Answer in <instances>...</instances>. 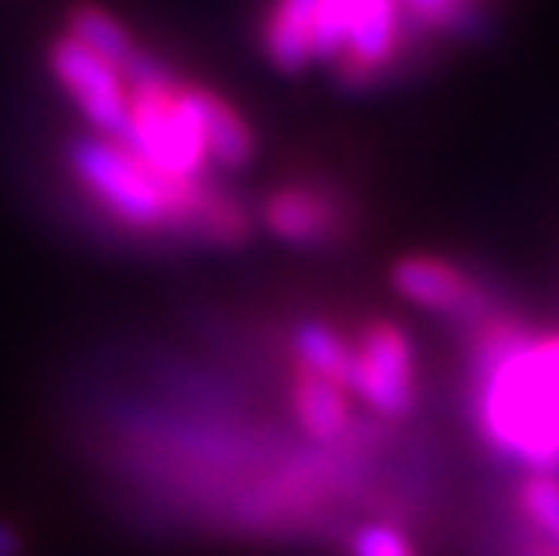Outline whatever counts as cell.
<instances>
[{"label": "cell", "instance_id": "8fae6325", "mask_svg": "<svg viewBox=\"0 0 559 556\" xmlns=\"http://www.w3.org/2000/svg\"><path fill=\"white\" fill-rule=\"evenodd\" d=\"M318 0H271L260 22V51L282 76H300L314 62Z\"/></svg>", "mask_w": 559, "mask_h": 556}, {"label": "cell", "instance_id": "9c48e42d", "mask_svg": "<svg viewBox=\"0 0 559 556\" xmlns=\"http://www.w3.org/2000/svg\"><path fill=\"white\" fill-rule=\"evenodd\" d=\"M66 33L76 37L83 47H91L94 55L105 58L109 66H116L127 76V84H138V80H148L166 69L163 58H156L152 51H145L134 33H130L112 11H105L98 4H73L66 15Z\"/></svg>", "mask_w": 559, "mask_h": 556}, {"label": "cell", "instance_id": "30bf717a", "mask_svg": "<svg viewBox=\"0 0 559 556\" xmlns=\"http://www.w3.org/2000/svg\"><path fill=\"white\" fill-rule=\"evenodd\" d=\"M289 405L300 430L314 445H343L354 434V394L336 380H325L318 372L293 369Z\"/></svg>", "mask_w": 559, "mask_h": 556}, {"label": "cell", "instance_id": "e0dca14e", "mask_svg": "<svg viewBox=\"0 0 559 556\" xmlns=\"http://www.w3.org/2000/svg\"><path fill=\"white\" fill-rule=\"evenodd\" d=\"M0 556H26V535L8 517H0Z\"/></svg>", "mask_w": 559, "mask_h": 556}, {"label": "cell", "instance_id": "ac0fdd59", "mask_svg": "<svg viewBox=\"0 0 559 556\" xmlns=\"http://www.w3.org/2000/svg\"><path fill=\"white\" fill-rule=\"evenodd\" d=\"M516 556H559V546H556L552 539H545V535H538V531L531 528V539L520 542Z\"/></svg>", "mask_w": 559, "mask_h": 556}, {"label": "cell", "instance_id": "52a82bcc", "mask_svg": "<svg viewBox=\"0 0 559 556\" xmlns=\"http://www.w3.org/2000/svg\"><path fill=\"white\" fill-rule=\"evenodd\" d=\"M47 69L94 134L123 141L130 84L120 69L98 58L91 47H83L76 37H69L66 29L47 44Z\"/></svg>", "mask_w": 559, "mask_h": 556}, {"label": "cell", "instance_id": "9a60e30c", "mask_svg": "<svg viewBox=\"0 0 559 556\" xmlns=\"http://www.w3.org/2000/svg\"><path fill=\"white\" fill-rule=\"evenodd\" d=\"M520 513L538 535L552 539L559 546V477H549V473H523Z\"/></svg>", "mask_w": 559, "mask_h": 556}, {"label": "cell", "instance_id": "6da1fadb", "mask_svg": "<svg viewBox=\"0 0 559 556\" xmlns=\"http://www.w3.org/2000/svg\"><path fill=\"white\" fill-rule=\"evenodd\" d=\"M66 167L83 196L123 232L188 239L213 250H235L253 235V217L213 177L177 181L148 167L123 141L94 130L66 141Z\"/></svg>", "mask_w": 559, "mask_h": 556}, {"label": "cell", "instance_id": "2e32d148", "mask_svg": "<svg viewBox=\"0 0 559 556\" xmlns=\"http://www.w3.org/2000/svg\"><path fill=\"white\" fill-rule=\"evenodd\" d=\"M350 556H419V549L397 524L368 520L350 535Z\"/></svg>", "mask_w": 559, "mask_h": 556}, {"label": "cell", "instance_id": "3957f363", "mask_svg": "<svg viewBox=\"0 0 559 556\" xmlns=\"http://www.w3.org/2000/svg\"><path fill=\"white\" fill-rule=\"evenodd\" d=\"M419 44L397 0H318L314 62L343 91L368 94L390 84Z\"/></svg>", "mask_w": 559, "mask_h": 556}, {"label": "cell", "instance_id": "5b68a950", "mask_svg": "<svg viewBox=\"0 0 559 556\" xmlns=\"http://www.w3.org/2000/svg\"><path fill=\"white\" fill-rule=\"evenodd\" d=\"M347 390L379 419H404L419 409V354L415 340L390 318L358 329Z\"/></svg>", "mask_w": 559, "mask_h": 556}, {"label": "cell", "instance_id": "7a4b0ae2", "mask_svg": "<svg viewBox=\"0 0 559 556\" xmlns=\"http://www.w3.org/2000/svg\"><path fill=\"white\" fill-rule=\"evenodd\" d=\"M469 394L480 437L523 473L559 477V333L531 336L502 311L473 333Z\"/></svg>", "mask_w": 559, "mask_h": 556}, {"label": "cell", "instance_id": "5bb4252c", "mask_svg": "<svg viewBox=\"0 0 559 556\" xmlns=\"http://www.w3.org/2000/svg\"><path fill=\"white\" fill-rule=\"evenodd\" d=\"M293 362L296 369L318 372L325 380H336L347 387L350 383V362H354V343L343 336L336 326L321 322V318H307L293 329L289 336Z\"/></svg>", "mask_w": 559, "mask_h": 556}, {"label": "cell", "instance_id": "7c38bea8", "mask_svg": "<svg viewBox=\"0 0 559 556\" xmlns=\"http://www.w3.org/2000/svg\"><path fill=\"white\" fill-rule=\"evenodd\" d=\"M192 98L199 109L202 138H206L210 167H217L224 174L246 170L257 156V138L249 130L246 116L224 94H217L206 84H192Z\"/></svg>", "mask_w": 559, "mask_h": 556}, {"label": "cell", "instance_id": "8992f818", "mask_svg": "<svg viewBox=\"0 0 559 556\" xmlns=\"http://www.w3.org/2000/svg\"><path fill=\"white\" fill-rule=\"evenodd\" d=\"M390 286L404 304L419 307L433 318H444L451 326L469 329V333H477L487 318L498 315V304L484 289V282L437 253L397 257L390 264Z\"/></svg>", "mask_w": 559, "mask_h": 556}, {"label": "cell", "instance_id": "ba28073f", "mask_svg": "<svg viewBox=\"0 0 559 556\" xmlns=\"http://www.w3.org/2000/svg\"><path fill=\"white\" fill-rule=\"evenodd\" d=\"M257 221L271 239L293 250H329L350 235V206L332 185L289 181L260 199Z\"/></svg>", "mask_w": 559, "mask_h": 556}, {"label": "cell", "instance_id": "277c9868", "mask_svg": "<svg viewBox=\"0 0 559 556\" xmlns=\"http://www.w3.org/2000/svg\"><path fill=\"white\" fill-rule=\"evenodd\" d=\"M123 145L177 181H206L213 170L192 84L177 80L170 69L130 84Z\"/></svg>", "mask_w": 559, "mask_h": 556}, {"label": "cell", "instance_id": "4fadbf2b", "mask_svg": "<svg viewBox=\"0 0 559 556\" xmlns=\"http://www.w3.org/2000/svg\"><path fill=\"white\" fill-rule=\"evenodd\" d=\"M404 22L423 44L433 37L480 40L487 33V15L480 0H397Z\"/></svg>", "mask_w": 559, "mask_h": 556}]
</instances>
